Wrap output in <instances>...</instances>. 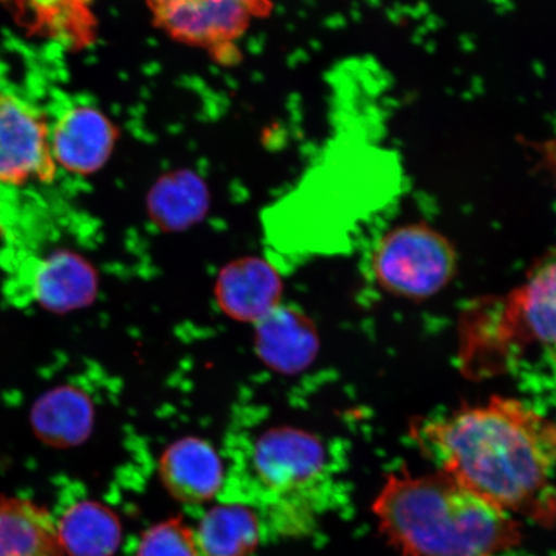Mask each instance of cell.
I'll return each mask as SVG.
<instances>
[{"label": "cell", "mask_w": 556, "mask_h": 556, "mask_svg": "<svg viewBox=\"0 0 556 556\" xmlns=\"http://www.w3.org/2000/svg\"><path fill=\"white\" fill-rule=\"evenodd\" d=\"M193 533L201 556H250L267 538L258 514L227 503L207 510Z\"/></svg>", "instance_id": "4fadbf2b"}, {"label": "cell", "mask_w": 556, "mask_h": 556, "mask_svg": "<svg viewBox=\"0 0 556 556\" xmlns=\"http://www.w3.org/2000/svg\"><path fill=\"white\" fill-rule=\"evenodd\" d=\"M52 412L53 422L43 428V433L50 437L52 442L78 443L88 434L90 421H92V408L81 394L62 393L54 399Z\"/></svg>", "instance_id": "ac0fdd59"}, {"label": "cell", "mask_w": 556, "mask_h": 556, "mask_svg": "<svg viewBox=\"0 0 556 556\" xmlns=\"http://www.w3.org/2000/svg\"><path fill=\"white\" fill-rule=\"evenodd\" d=\"M422 454L485 503L556 525V422L526 403L493 397L415 429Z\"/></svg>", "instance_id": "6da1fadb"}, {"label": "cell", "mask_w": 556, "mask_h": 556, "mask_svg": "<svg viewBox=\"0 0 556 556\" xmlns=\"http://www.w3.org/2000/svg\"><path fill=\"white\" fill-rule=\"evenodd\" d=\"M504 309L500 336L539 345L556 359V254L538 264Z\"/></svg>", "instance_id": "52a82bcc"}, {"label": "cell", "mask_w": 556, "mask_h": 556, "mask_svg": "<svg viewBox=\"0 0 556 556\" xmlns=\"http://www.w3.org/2000/svg\"><path fill=\"white\" fill-rule=\"evenodd\" d=\"M116 136L114 124L101 111L75 108L54 127L52 155L67 170L88 176L108 162Z\"/></svg>", "instance_id": "8fae6325"}, {"label": "cell", "mask_w": 556, "mask_h": 556, "mask_svg": "<svg viewBox=\"0 0 556 556\" xmlns=\"http://www.w3.org/2000/svg\"><path fill=\"white\" fill-rule=\"evenodd\" d=\"M37 288L41 301L51 307L75 308L93 298L96 277L92 268L78 256L59 253L40 267Z\"/></svg>", "instance_id": "2e32d148"}, {"label": "cell", "mask_w": 556, "mask_h": 556, "mask_svg": "<svg viewBox=\"0 0 556 556\" xmlns=\"http://www.w3.org/2000/svg\"><path fill=\"white\" fill-rule=\"evenodd\" d=\"M58 530L68 556H113L122 539L114 513L90 500L67 507L58 519Z\"/></svg>", "instance_id": "5bb4252c"}, {"label": "cell", "mask_w": 556, "mask_h": 556, "mask_svg": "<svg viewBox=\"0 0 556 556\" xmlns=\"http://www.w3.org/2000/svg\"><path fill=\"white\" fill-rule=\"evenodd\" d=\"M371 510L400 556H496L518 547V518L485 503L447 476L392 472Z\"/></svg>", "instance_id": "3957f363"}, {"label": "cell", "mask_w": 556, "mask_h": 556, "mask_svg": "<svg viewBox=\"0 0 556 556\" xmlns=\"http://www.w3.org/2000/svg\"><path fill=\"white\" fill-rule=\"evenodd\" d=\"M160 476L165 489L179 502L199 505L219 496L226 468L211 443L187 437L165 450Z\"/></svg>", "instance_id": "ba28073f"}, {"label": "cell", "mask_w": 556, "mask_h": 556, "mask_svg": "<svg viewBox=\"0 0 556 556\" xmlns=\"http://www.w3.org/2000/svg\"><path fill=\"white\" fill-rule=\"evenodd\" d=\"M454 247L426 225L392 229L372 255V270L380 287L393 295L427 299L446 288L454 278Z\"/></svg>", "instance_id": "277c9868"}, {"label": "cell", "mask_w": 556, "mask_h": 556, "mask_svg": "<svg viewBox=\"0 0 556 556\" xmlns=\"http://www.w3.org/2000/svg\"><path fill=\"white\" fill-rule=\"evenodd\" d=\"M92 0H11L20 18L33 31L50 34L72 43L88 41L93 29Z\"/></svg>", "instance_id": "9a60e30c"}, {"label": "cell", "mask_w": 556, "mask_h": 556, "mask_svg": "<svg viewBox=\"0 0 556 556\" xmlns=\"http://www.w3.org/2000/svg\"><path fill=\"white\" fill-rule=\"evenodd\" d=\"M0 556H65L58 519L31 500L0 496Z\"/></svg>", "instance_id": "7c38bea8"}, {"label": "cell", "mask_w": 556, "mask_h": 556, "mask_svg": "<svg viewBox=\"0 0 556 556\" xmlns=\"http://www.w3.org/2000/svg\"><path fill=\"white\" fill-rule=\"evenodd\" d=\"M315 325L301 309L278 304L255 324V350L273 370L295 374L307 368L318 353Z\"/></svg>", "instance_id": "9c48e42d"}, {"label": "cell", "mask_w": 556, "mask_h": 556, "mask_svg": "<svg viewBox=\"0 0 556 556\" xmlns=\"http://www.w3.org/2000/svg\"><path fill=\"white\" fill-rule=\"evenodd\" d=\"M159 29L180 43L219 50L267 15L270 0H146Z\"/></svg>", "instance_id": "5b68a950"}, {"label": "cell", "mask_w": 556, "mask_h": 556, "mask_svg": "<svg viewBox=\"0 0 556 556\" xmlns=\"http://www.w3.org/2000/svg\"><path fill=\"white\" fill-rule=\"evenodd\" d=\"M222 503L250 507L267 536H305L336 498L326 443L294 427L247 428L229 433Z\"/></svg>", "instance_id": "7a4b0ae2"}, {"label": "cell", "mask_w": 556, "mask_h": 556, "mask_svg": "<svg viewBox=\"0 0 556 556\" xmlns=\"http://www.w3.org/2000/svg\"><path fill=\"white\" fill-rule=\"evenodd\" d=\"M280 276L268 261L241 258L222 269L215 285L219 308L236 321H260L280 304Z\"/></svg>", "instance_id": "30bf717a"}, {"label": "cell", "mask_w": 556, "mask_h": 556, "mask_svg": "<svg viewBox=\"0 0 556 556\" xmlns=\"http://www.w3.org/2000/svg\"><path fill=\"white\" fill-rule=\"evenodd\" d=\"M55 163L46 124L11 96L0 94V182L52 180Z\"/></svg>", "instance_id": "8992f818"}, {"label": "cell", "mask_w": 556, "mask_h": 556, "mask_svg": "<svg viewBox=\"0 0 556 556\" xmlns=\"http://www.w3.org/2000/svg\"><path fill=\"white\" fill-rule=\"evenodd\" d=\"M136 556H201L193 528L168 521L151 528L139 541Z\"/></svg>", "instance_id": "d6986e66"}, {"label": "cell", "mask_w": 556, "mask_h": 556, "mask_svg": "<svg viewBox=\"0 0 556 556\" xmlns=\"http://www.w3.org/2000/svg\"><path fill=\"white\" fill-rule=\"evenodd\" d=\"M149 207L159 227L169 231L189 227L205 213V187L186 174L166 177L151 192Z\"/></svg>", "instance_id": "e0dca14e"}]
</instances>
